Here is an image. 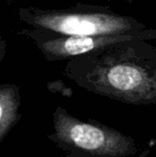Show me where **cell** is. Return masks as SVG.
Listing matches in <instances>:
<instances>
[{
	"instance_id": "obj_3",
	"label": "cell",
	"mask_w": 156,
	"mask_h": 157,
	"mask_svg": "<svg viewBox=\"0 0 156 157\" xmlns=\"http://www.w3.org/2000/svg\"><path fill=\"white\" fill-rule=\"evenodd\" d=\"M54 132L48 138L69 157H128L137 151L131 137L95 121H82L57 107L52 114Z\"/></svg>"
},
{
	"instance_id": "obj_2",
	"label": "cell",
	"mask_w": 156,
	"mask_h": 157,
	"mask_svg": "<svg viewBox=\"0 0 156 157\" xmlns=\"http://www.w3.org/2000/svg\"><path fill=\"white\" fill-rule=\"evenodd\" d=\"M17 15L28 27L73 36L143 33L153 29L135 17L120 14L108 6L82 2L65 9L19 8Z\"/></svg>"
},
{
	"instance_id": "obj_1",
	"label": "cell",
	"mask_w": 156,
	"mask_h": 157,
	"mask_svg": "<svg viewBox=\"0 0 156 157\" xmlns=\"http://www.w3.org/2000/svg\"><path fill=\"white\" fill-rule=\"evenodd\" d=\"M63 74L78 87L131 105H156V46L131 40L67 61Z\"/></svg>"
},
{
	"instance_id": "obj_4",
	"label": "cell",
	"mask_w": 156,
	"mask_h": 157,
	"mask_svg": "<svg viewBox=\"0 0 156 157\" xmlns=\"http://www.w3.org/2000/svg\"><path fill=\"white\" fill-rule=\"evenodd\" d=\"M19 35L30 39L49 62L67 61L75 57L90 54L102 48L110 47L131 40L156 41V28L143 33L102 34L73 36L50 32L38 28L27 27L18 31Z\"/></svg>"
},
{
	"instance_id": "obj_7",
	"label": "cell",
	"mask_w": 156,
	"mask_h": 157,
	"mask_svg": "<svg viewBox=\"0 0 156 157\" xmlns=\"http://www.w3.org/2000/svg\"><path fill=\"white\" fill-rule=\"evenodd\" d=\"M14 2V0H6V3L8 4H12Z\"/></svg>"
},
{
	"instance_id": "obj_6",
	"label": "cell",
	"mask_w": 156,
	"mask_h": 157,
	"mask_svg": "<svg viewBox=\"0 0 156 157\" xmlns=\"http://www.w3.org/2000/svg\"><path fill=\"white\" fill-rule=\"evenodd\" d=\"M6 48H8V43H6V41L3 39L2 34L0 33V64H1L2 60H3L4 56L6 54Z\"/></svg>"
},
{
	"instance_id": "obj_5",
	"label": "cell",
	"mask_w": 156,
	"mask_h": 157,
	"mask_svg": "<svg viewBox=\"0 0 156 157\" xmlns=\"http://www.w3.org/2000/svg\"><path fill=\"white\" fill-rule=\"evenodd\" d=\"M21 92L14 83L0 85V143L21 118Z\"/></svg>"
}]
</instances>
